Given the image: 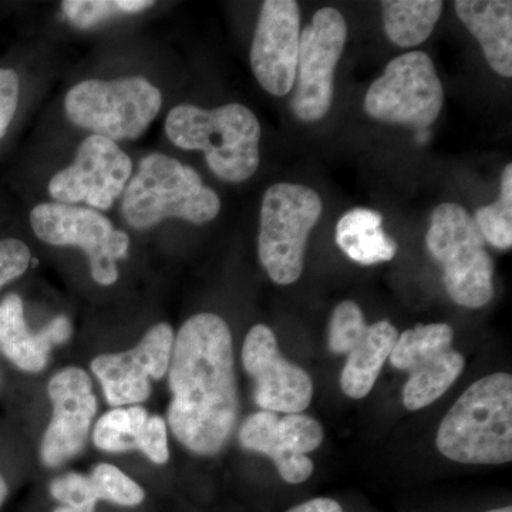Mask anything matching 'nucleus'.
Returning <instances> with one entry per match:
<instances>
[{
	"mask_svg": "<svg viewBox=\"0 0 512 512\" xmlns=\"http://www.w3.org/2000/svg\"><path fill=\"white\" fill-rule=\"evenodd\" d=\"M168 369L173 393L168 423L174 436L198 456L220 453L239 407L227 322L214 313L188 319L174 340Z\"/></svg>",
	"mask_w": 512,
	"mask_h": 512,
	"instance_id": "1",
	"label": "nucleus"
},
{
	"mask_svg": "<svg viewBox=\"0 0 512 512\" xmlns=\"http://www.w3.org/2000/svg\"><path fill=\"white\" fill-rule=\"evenodd\" d=\"M437 448L448 460L497 466L512 460V376L493 373L458 397L441 421Z\"/></svg>",
	"mask_w": 512,
	"mask_h": 512,
	"instance_id": "2",
	"label": "nucleus"
},
{
	"mask_svg": "<svg viewBox=\"0 0 512 512\" xmlns=\"http://www.w3.org/2000/svg\"><path fill=\"white\" fill-rule=\"evenodd\" d=\"M165 133L174 146L202 151L212 173L227 183H244L258 170L261 124L242 104L212 110L181 104L168 113Z\"/></svg>",
	"mask_w": 512,
	"mask_h": 512,
	"instance_id": "3",
	"label": "nucleus"
},
{
	"mask_svg": "<svg viewBox=\"0 0 512 512\" xmlns=\"http://www.w3.org/2000/svg\"><path fill=\"white\" fill-rule=\"evenodd\" d=\"M121 211L136 229L156 227L168 218L202 225L218 217L221 200L190 165L156 153L141 160L124 190Z\"/></svg>",
	"mask_w": 512,
	"mask_h": 512,
	"instance_id": "4",
	"label": "nucleus"
},
{
	"mask_svg": "<svg viewBox=\"0 0 512 512\" xmlns=\"http://www.w3.org/2000/svg\"><path fill=\"white\" fill-rule=\"evenodd\" d=\"M426 248L443 268L444 288L457 305L480 309L493 299L494 262L466 208L454 202L434 208Z\"/></svg>",
	"mask_w": 512,
	"mask_h": 512,
	"instance_id": "5",
	"label": "nucleus"
},
{
	"mask_svg": "<svg viewBox=\"0 0 512 512\" xmlns=\"http://www.w3.org/2000/svg\"><path fill=\"white\" fill-rule=\"evenodd\" d=\"M322 211V198L306 185L281 183L265 191L258 252L275 284L291 285L301 278L309 235Z\"/></svg>",
	"mask_w": 512,
	"mask_h": 512,
	"instance_id": "6",
	"label": "nucleus"
},
{
	"mask_svg": "<svg viewBox=\"0 0 512 512\" xmlns=\"http://www.w3.org/2000/svg\"><path fill=\"white\" fill-rule=\"evenodd\" d=\"M163 96L146 77L86 80L76 84L64 100L67 119L109 140H136L153 123Z\"/></svg>",
	"mask_w": 512,
	"mask_h": 512,
	"instance_id": "7",
	"label": "nucleus"
},
{
	"mask_svg": "<svg viewBox=\"0 0 512 512\" xmlns=\"http://www.w3.org/2000/svg\"><path fill=\"white\" fill-rule=\"evenodd\" d=\"M443 103V84L433 60L427 53L409 52L390 60L369 87L365 111L380 123L424 130L439 119Z\"/></svg>",
	"mask_w": 512,
	"mask_h": 512,
	"instance_id": "8",
	"label": "nucleus"
},
{
	"mask_svg": "<svg viewBox=\"0 0 512 512\" xmlns=\"http://www.w3.org/2000/svg\"><path fill=\"white\" fill-rule=\"evenodd\" d=\"M30 225L46 244L82 248L97 284L110 286L119 279L116 264L127 258L130 238L99 211L45 202L30 212Z\"/></svg>",
	"mask_w": 512,
	"mask_h": 512,
	"instance_id": "9",
	"label": "nucleus"
},
{
	"mask_svg": "<svg viewBox=\"0 0 512 512\" xmlns=\"http://www.w3.org/2000/svg\"><path fill=\"white\" fill-rule=\"evenodd\" d=\"M348 40V25L335 8H322L301 32L289 109L303 123L322 120L335 96V70Z\"/></svg>",
	"mask_w": 512,
	"mask_h": 512,
	"instance_id": "10",
	"label": "nucleus"
},
{
	"mask_svg": "<svg viewBox=\"0 0 512 512\" xmlns=\"http://www.w3.org/2000/svg\"><path fill=\"white\" fill-rule=\"evenodd\" d=\"M131 171L130 157L114 141L93 134L80 144L72 165L50 180L49 194L59 204L86 202L107 211L126 190Z\"/></svg>",
	"mask_w": 512,
	"mask_h": 512,
	"instance_id": "11",
	"label": "nucleus"
},
{
	"mask_svg": "<svg viewBox=\"0 0 512 512\" xmlns=\"http://www.w3.org/2000/svg\"><path fill=\"white\" fill-rule=\"evenodd\" d=\"M323 439L322 424L302 413L279 417L262 410L249 416L239 431L241 446L271 458L288 484H302L312 476L315 466L306 454L315 451Z\"/></svg>",
	"mask_w": 512,
	"mask_h": 512,
	"instance_id": "12",
	"label": "nucleus"
},
{
	"mask_svg": "<svg viewBox=\"0 0 512 512\" xmlns=\"http://www.w3.org/2000/svg\"><path fill=\"white\" fill-rule=\"evenodd\" d=\"M242 363L254 380V399L266 412L296 414L308 409L313 397L311 376L281 355L275 333L268 326L249 330Z\"/></svg>",
	"mask_w": 512,
	"mask_h": 512,
	"instance_id": "13",
	"label": "nucleus"
},
{
	"mask_svg": "<svg viewBox=\"0 0 512 512\" xmlns=\"http://www.w3.org/2000/svg\"><path fill=\"white\" fill-rule=\"evenodd\" d=\"M301 40V10L295 0H266L251 47V67L272 96L292 92Z\"/></svg>",
	"mask_w": 512,
	"mask_h": 512,
	"instance_id": "14",
	"label": "nucleus"
},
{
	"mask_svg": "<svg viewBox=\"0 0 512 512\" xmlns=\"http://www.w3.org/2000/svg\"><path fill=\"white\" fill-rule=\"evenodd\" d=\"M173 345L171 326L158 323L130 352L96 357L92 370L110 406L146 402L151 394L150 379L160 380L170 367Z\"/></svg>",
	"mask_w": 512,
	"mask_h": 512,
	"instance_id": "15",
	"label": "nucleus"
},
{
	"mask_svg": "<svg viewBox=\"0 0 512 512\" xmlns=\"http://www.w3.org/2000/svg\"><path fill=\"white\" fill-rule=\"evenodd\" d=\"M53 417L42 441V460L47 467H59L83 450L89 437L97 400L89 375L69 367L49 383Z\"/></svg>",
	"mask_w": 512,
	"mask_h": 512,
	"instance_id": "16",
	"label": "nucleus"
},
{
	"mask_svg": "<svg viewBox=\"0 0 512 512\" xmlns=\"http://www.w3.org/2000/svg\"><path fill=\"white\" fill-rule=\"evenodd\" d=\"M70 335L72 325L66 316H57L39 332H32L19 295L10 293L0 302V352L25 372L45 369L50 350Z\"/></svg>",
	"mask_w": 512,
	"mask_h": 512,
	"instance_id": "17",
	"label": "nucleus"
},
{
	"mask_svg": "<svg viewBox=\"0 0 512 512\" xmlns=\"http://www.w3.org/2000/svg\"><path fill=\"white\" fill-rule=\"evenodd\" d=\"M94 444L109 453L140 450L156 464L167 463V429L160 416H148L143 407L116 409L104 414L93 433Z\"/></svg>",
	"mask_w": 512,
	"mask_h": 512,
	"instance_id": "18",
	"label": "nucleus"
},
{
	"mask_svg": "<svg viewBox=\"0 0 512 512\" xmlns=\"http://www.w3.org/2000/svg\"><path fill=\"white\" fill-rule=\"evenodd\" d=\"M458 19L483 49L485 60L500 76L512 77V2L457 0Z\"/></svg>",
	"mask_w": 512,
	"mask_h": 512,
	"instance_id": "19",
	"label": "nucleus"
},
{
	"mask_svg": "<svg viewBox=\"0 0 512 512\" xmlns=\"http://www.w3.org/2000/svg\"><path fill=\"white\" fill-rule=\"evenodd\" d=\"M399 332L387 320L373 323L356 348L348 353L340 386L350 399H363L372 392L382 367L392 353Z\"/></svg>",
	"mask_w": 512,
	"mask_h": 512,
	"instance_id": "20",
	"label": "nucleus"
},
{
	"mask_svg": "<svg viewBox=\"0 0 512 512\" xmlns=\"http://www.w3.org/2000/svg\"><path fill=\"white\" fill-rule=\"evenodd\" d=\"M338 247L357 264L370 266L392 261L397 244L384 232L383 217L370 208H353L336 224Z\"/></svg>",
	"mask_w": 512,
	"mask_h": 512,
	"instance_id": "21",
	"label": "nucleus"
},
{
	"mask_svg": "<svg viewBox=\"0 0 512 512\" xmlns=\"http://www.w3.org/2000/svg\"><path fill=\"white\" fill-rule=\"evenodd\" d=\"M383 23L390 42L399 47H416L429 39L441 12L439 0H384Z\"/></svg>",
	"mask_w": 512,
	"mask_h": 512,
	"instance_id": "22",
	"label": "nucleus"
},
{
	"mask_svg": "<svg viewBox=\"0 0 512 512\" xmlns=\"http://www.w3.org/2000/svg\"><path fill=\"white\" fill-rule=\"evenodd\" d=\"M464 357L450 349L410 373L404 384L403 404L410 412L424 409L440 399L464 370Z\"/></svg>",
	"mask_w": 512,
	"mask_h": 512,
	"instance_id": "23",
	"label": "nucleus"
},
{
	"mask_svg": "<svg viewBox=\"0 0 512 512\" xmlns=\"http://www.w3.org/2000/svg\"><path fill=\"white\" fill-rule=\"evenodd\" d=\"M453 339V328L447 323L417 325L399 335L389 356L390 363L396 369L412 373L417 367L450 350Z\"/></svg>",
	"mask_w": 512,
	"mask_h": 512,
	"instance_id": "24",
	"label": "nucleus"
},
{
	"mask_svg": "<svg viewBox=\"0 0 512 512\" xmlns=\"http://www.w3.org/2000/svg\"><path fill=\"white\" fill-rule=\"evenodd\" d=\"M474 222L485 242L501 251L512 248V164L505 165L501 175L500 197L493 204L478 208Z\"/></svg>",
	"mask_w": 512,
	"mask_h": 512,
	"instance_id": "25",
	"label": "nucleus"
},
{
	"mask_svg": "<svg viewBox=\"0 0 512 512\" xmlns=\"http://www.w3.org/2000/svg\"><path fill=\"white\" fill-rule=\"evenodd\" d=\"M153 5L150 0H64L62 10L73 26L90 29L114 16L138 13Z\"/></svg>",
	"mask_w": 512,
	"mask_h": 512,
	"instance_id": "26",
	"label": "nucleus"
},
{
	"mask_svg": "<svg viewBox=\"0 0 512 512\" xmlns=\"http://www.w3.org/2000/svg\"><path fill=\"white\" fill-rule=\"evenodd\" d=\"M89 477L99 501H109L121 507H137L146 500L143 488L111 464H99Z\"/></svg>",
	"mask_w": 512,
	"mask_h": 512,
	"instance_id": "27",
	"label": "nucleus"
},
{
	"mask_svg": "<svg viewBox=\"0 0 512 512\" xmlns=\"http://www.w3.org/2000/svg\"><path fill=\"white\" fill-rule=\"evenodd\" d=\"M367 328L365 315L356 302H340L330 318V350L336 355H348L365 336Z\"/></svg>",
	"mask_w": 512,
	"mask_h": 512,
	"instance_id": "28",
	"label": "nucleus"
},
{
	"mask_svg": "<svg viewBox=\"0 0 512 512\" xmlns=\"http://www.w3.org/2000/svg\"><path fill=\"white\" fill-rule=\"evenodd\" d=\"M50 494L59 501V507L76 508V510L96 512L99 501L90 477L70 473L50 483Z\"/></svg>",
	"mask_w": 512,
	"mask_h": 512,
	"instance_id": "29",
	"label": "nucleus"
},
{
	"mask_svg": "<svg viewBox=\"0 0 512 512\" xmlns=\"http://www.w3.org/2000/svg\"><path fill=\"white\" fill-rule=\"evenodd\" d=\"M30 249L19 239H2L0 241V288L25 274L29 268Z\"/></svg>",
	"mask_w": 512,
	"mask_h": 512,
	"instance_id": "30",
	"label": "nucleus"
},
{
	"mask_svg": "<svg viewBox=\"0 0 512 512\" xmlns=\"http://www.w3.org/2000/svg\"><path fill=\"white\" fill-rule=\"evenodd\" d=\"M19 90L18 73L15 70L0 69V138L5 137L15 117L19 103Z\"/></svg>",
	"mask_w": 512,
	"mask_h": 512,
	"instance_id": "31",
	"label": "nucleus"
},
{
	"mask_svg": "<svg viewBox=\"0 0 512 512\" xmlns=\"http://www.w3.org/2000/svg\"><path fill=\"white\" fill-rule=\"evenodd\" d=\"M286 512H345L342 505L333 498L319 497L295 505Z\"/></svg>",
	"mask_w": 512,
	"mask_h": 512,
	"instance_id": "32",
	"label": "nucleus"
},
{
	"mask_svg": "<svg viewBox=\"0 0 512 512\" xmlns=\"http://www.w3.org/2000/svg\"><path fill=\"white\" fill-rule=\"evenodd\" d=\"M8 494V484H6L5 480L0 477V507H2L3 503H5L6 498H8Z\"/></svg>",
	"mask_w": 512,
	"mask_h": 512,
	"instance_id": "33",
	"label": "nucleus"
},
{
	"mask_svg": "<svg viewBox=\"0 0 512 512\" xmlns=\"http://www.w3.org/2000/svg\"><path fill=\"white\" fill-rule=\"evenodd\" d=\"M485 512H512L511 505H507V507L494 508V510H488Z\"/></svg>",
	"mask_w": 512,
	"mask_h": 512,
	"instance_id": "34",
	"label": "nucleus"
}]
</instances>
